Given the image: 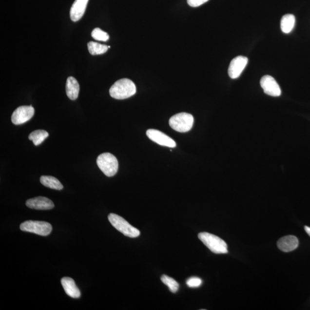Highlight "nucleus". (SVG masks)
<instances>
[{
    "label": "nucleus",
    "instance_id": "obj_5",
    "mask_svg": "<svg viewBox=\"0 0 310 310\" xmlns=\"http://www.w3.org/2000/svg\"><path fill=\"white\" fill-rule=\"evenodd\" d=\"M194 124V117L191 114L180 113L171 117L170 126L174 130L185 133L191 130Z\"/></svg>",
    "mask_w": 310,
    "mask_h": 310
},
{
    "label": "nucleus",
    "instance_id": "obj_17",
    "mask_svg": "<svg viewBox=\"0 0 310 310\" xmlns=\"http://www.w3.org/2000/svg\"><path fill=\"white\" fill-rule=\"evenodd\" d=\"M40 180L42 185L48 187V188L57 190H61L63 189L62 184L54 176H41Z\"/></svg>",
    "mask_w": 310,
    "mask_h": 310
},
{
    "label": "nucleus",
    "instance_id": "obj_7",
    "mask_svg": "<svg viewBox=\"0 0 310 310\" xmlns=\"http://www.w3.org/2000/svg\"><path fill=\"white\" fill-rule=\"evenodd\" d=\"M35 114L32 106H21L15 110L12 115L11 121L15 125H20L30 120Z\"/></svg>",
    "mask_w": 310,
    "mask_h": 310
},
{
    "label": "nucleus",
    "instance_id": "obj_10",
    "mask_svg": "<svg viewBox=\"0 0 310 310\" xmlns=\"http://www.w3.org/2000/svg\"><path fill=\"white\" fill-rule=\"evenodd\" d=\"M248 62L247 57L238 56L231 61L228 69V74L232 79H237L241 76Z\"/></svg>",
    "mask_w": 310,
    "mask_h": 310
},
{
    "label": "nucleus",
    "instance_id": "obj_21",
    "mask_svg": "<svg viewBox=\"0 0 310 310\" xmlns=\"http://www.w3.org/2000/svg\"><path fill=\"white\" fill-rule=\"evenodd\" d=\"M92 37L95 40L102 41H108L109 39L108 34L99 28L94 29L92 32Z\"/></svg>",
    "mask_w": 310,
    "mask_h": 310
},
{
    "label": "nucleus",
    "instance_id": "obj_13",
    "mask_svg": "<svg viewBox=\"0 0 310 310\" xmlns=\"http://www.w3.org/2000/svg\"><path fill=\"white\" fill-rule=\"evenodd\" d=\"M89 0H76L70 9V18L76 22L79 21L85 14Z\"/></svg>",
    "mask_w": 310,
    "mask_h": 310
},
{
    "label": "nucleus",
    "instance_id": "obj_18",
    "mask_svg": "<svg viewBox=\"0 0 310 310\" xmlns=\"http://www.w3.org/2000/svg\"><path fill=\"white\" fill-rule=\"evenodd\" d=\"M49 134L46 131L44 130H37L32 132L30 135H29V139L33 141L34 144L35 146L40 145L48 137Z\"/></svg>",
    "mask_w": 310,
    "mask_h": 310
},
{
    "label": "nucleus",
    "instance_id": "obj_8",
    "mask_svg": "<svg viewBox=\"0 0 310 310\" xmlns=\"http://www.w3.org/2000/svg\"><path fill=\"white\" fill-rule=\"evenodd\" d=\"M147 136L150 140L161 146L175 148L176 144L172 138L156 129H148Z\"/></svg>",
    "mask_w": 310,
    "mask_h": 310
},
{
    "label": "nucleus",
    "instance_id": "obj_23",
    "mask_svg": "<svg viewBox=\"0 0 310 310\" xmlns=\"http://www.w3.org/2000/svg\"><path fill=\"white\" fill-rule=\"evenodd\" d=\"M208 1L209 0H187V3L192 7H198Z\"/></svg>",
    "mask_w": 310,
    "mask_h": 310
},
{
    "label": "nucleus",
    "instance_id": "obj_2",
    "mask_svg": "<svg viewBox=\"0 0 310 310\" xmlns=\"http://www.w3.org/2000/svg\"><path fill=\"white\" fill-rule=\"evenodd\" d=\"M198 238L213 253L225 254L228 252L227 243L217 235L202 232L199 233Z\"/></svg>",
    "mask_w": 310,
    "mask_h": 310
},
{
    "label": "nucleus",
    "instance_id": "obj_9",
    "mask_svg": "<svg viewBox=\"0 0 310 310\" xmlns=\"http://www.w3.org/2000/svg\"><path fill=\"white\" fill-rule=\"evenodd\" d=\"M260 85L264 92L267 95L272 97H279L282 94V90L279 84L272 77L264 76L260 80Z\"/></svg>",
    "mask_w": 310,
    "mask_h": 310
},
{
    "label": "nucleus",
    "instance_id": "obj_22",
    "mask_svg": "<svg viewBox=\"0 0 310 310\" xmlns=\"http://www.w3.org/2000/svg\"><path fill=\"white\" fill-rule=\"evenodd\" d=\"M186 284L190 288H198L201 286L202 280L199 277H192L187 280Z\"/></svg>",
    "mask_w": 310,
    "mask_h": 310
},
{
    "label": "nucleus",
    "instance_id": "obj_19",
    "mask_svg": "<svg viewBox=\"0 0 310 310\" xmlns=\"http://www.w3.org/2000/svg\"><path fill=\"white\" fill-rule=\"evenodd\" d=\"M88 50L92 56H97L106 53L109 47L106 45L95 43L94 41H90L88 44Z\"/></svg>",
    "mask_w": 310,
    "mask_h": 310
},
{
    "label": "nucleus",
    "instance_id": "obj_24",
    "mask_svg": "<svg viewBox=\"0 0 310 310\" xmlns=\"http://www.w3.org/2000/svg\"><path fill=\"white\" fill-rule=\"evenodd\" d=\"M305 229L307 233H308L310 236V228L308 227V226H306V227H305Z\"/></svg>",
    "mask_w": 310,
    "mask_h": 310
},
{
    "label": "nucleus",
    "instance_id": "obj_12",
    "mask_svg": "<svg viewBox=\"0 0 310 310\" xmlns=\"http://www.w3.org/2000/svg\"><path fill=\"white\" fill-rule=\"evenodd\" d=\"M277 244L280 250L284 252H290L298 247L299 240L294 235H287L280 238Z\"/></svg>",
    "mask_w": 310,
    "mask_h": 310
},
{
    "label": "nucleus",
    "instance_id": "obj_11",
    "mask_svg": "<svg viewBox=\"0 0 310 310\" xmlns=\"http://www.w3.org/2000/svg\"><path fill=\"white\" fill-rule=\"evenodd\" d=\"M26 205L28 208L36 210H50L54 208L53 201L44 196H37L27 200Z\"/></svg>",
    "mask_w": 310,
    "mask_h": 310
},
{
    "label": "nucleus",
    "instance_id": "obj_6",
    "mask_svg": "<svg viewBox=\"0 0 310 310\" xmlns=\"http://www.w3.org/2000/svg\"><path fill=\"white\" fill-rule=\"evenodd\" d=\"M20 228L22 231L32 232L42 236H47L53 230V227L50 223L31 220L22 223Z\"/></svg>",
    "mask_w": 310,
    "mask_h": 310
},
{
    "label": "nucleus",
    "instance_id": "obj_3",
    "mask_svg": "<svg viewBox=\"0 0 310 310\" xmlns=\"http://www.w3.org/2000/svg\"><path fill=\"white\" fill-rule=\"evenodd\" d=\"M108 219L113 227L122 234L130 238L139 236L140 232L137 229L129 224L127 221L118 215L111 213L108 215Z\"/></svg>",
    "mask_w": 310,
    "mask_h": 310
},
{
    "label": "nucleus",
    "instance_id": "obj_4",
    "mask_svg": "<svg viewBox=\"0 0 310 310\" xmlns=\"http://www.w3.org/2000/svg\"><path fill=\"white\" fill-rule=\"evenodd\" d=\"M97 164L99 169L106 176H114L117 173L118 163L117 158L110 153H103L97 159Z\"/></svg>",
    "mask_w": 310,
    "mask_h": 310
},
{
    "label": "nucleus",
    "instance_id": "obj_20",
    "mask_svg": "<svg viewBox=\"0 0 310 310\" xmlns=\"http://www.w3.org/2000/svg\"><path fill=\"white\" fill-rule=\"evenodd\" d=\"M161 282L165 285L169 287L170 291L173 293H176L179 289V284L176 280H174L172 277L164 274L161 277Z\"/></svg>",
    "mask_w": 310,
    "mask_h": 310
},
{
    "label": "nucleus",
    "instance_id": "obj_1",
    "mask_svg": "<svg viewBox=\"0 0 310 310\" xmlns=\"http://www.w3.org/2000/svg\"><path fill=\"white\" fill-rule=\"evenodd\" d=\"M136 93V87L132 80L123 78L116 81L110 89V95L116 99H127Z\"/></svg>",
    "mask_w": 310,
    "mask_h": 310
},
{
    "label": "nucleus",
    "instance_id": "obj_14",
    "mask_svg": "<svg viewBox=\"0 0 310 310\" xmlns=\"http://www.w3.org/2000/svg\"><path fill=\"white\" fill-rule=\"evenodd\" d=\"M61 283L67 295L74 299L79 298L80 292L75 282L70 277H64L61 280Z\"/></svg>",
    "mask_w": 310,
    "mask_h": 310
},
{
    "label": "nucleus",
    "instance_id": "obj_16",
    "mask_svg": "<svg viewBox=\"0 0 310 310\" xmlns=\"http://www.w3.org/2000/svg\"><path fill=\"white\" fill-rule=\"evenodd\" d=\"M295 18L294 15L287 14L284 15L281 20V30L285 34H289L295 27Z\"/></svg>",
    "mask_w": 310,
    "mask_h": 310
},
{
    "label": "nucleus",
    "instance_id": "obj_15",
    "mask_svg": "<svg viewBox=\"0 0 310 310\" xmlns=\"http://www.w3.org/2000/svg\"><path fill=\"white\" fill-rule=\"evenodd\" d=\"M79 85L75 78L69 77L66 82V90L68 97L72 100H76L78 97Z\"/></svg>",
    "mask_w": 310,
    "mask_h": 310
}]
</instances>
